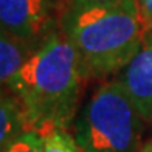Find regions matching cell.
I'll return each instance as SVG.
<instances>
[{"mask_svg": "<svg viewBox=\"0 0 152 152\" xmlns=\"http://www.w3.org/2000/svg\"><path fill=\"white\" fill-rule=\"evenodd\" d=\"M84 75L79 56L67 34L51 33L10 81L20 101L23 123L40 137L61 129L73 112Z\"/></svg>", "mask_w": 152, "mask_h": 152, "instance_id": "obj_1", "label": "cell"}, {"mask_svg": "<svg viewBox=\"0 0 152 152\" xmlns=\"http://www.w3.org/2000/svg\"><path fill=\"white\" fill-rule=\"evenodd\" d=\"M64 31L78 51L84 78L118 72L148 39L137 0L70 10Z\"/></svg>", "mask_w": 152, "mask_h": 152, "instance_id": "obj_2", "label": "cell"}, {"mask_svg": "<svg viewBox=\"0 0 152 152\" xmlns=\"http://www.w3.org/2000/svg\"><path fill=\"white\" fill-rule=\"evenodd\" d=\"M140 118L121 81L96 88L79 116L76 140L84 152H135Z\"/></svg>", "mask_w": 152, "mask_h": 152, "instance_id": "obj_3", "label": "cell"}, {"mask_svg": "<svg viewBox=\"0 0 152 152\" xmlns=\"http://www.w3.org/2000/svg\"><path fill=\"white\" fill-rule=\"evenodd\" d=\"M53 17L48 0H0V30L28 44L48 37Z\"/></svg>", "mask_w": 152, "mask_h": 152, "instance_id": "obj_4", "label": "cell"}, {"mask_svg": "<svg viewBox=\"0 0 152 152\" xmlns=\"http://www.w3.org/2000/svg\"><path fill=\"white\" fill-rule=\"evenodd\" d=\"M121 82L141 118L152 120V34L126 65Z\"/></svg>", "mask_w": 152, "mask_h": 152, "instance_id": "obj_5", "label": "cell"}, {"mask_svg": "<svg viewBox=\"0 0 152 152\" xmlns=\"http://www.w3.org/2000/svg\"><path fill=\"white\" fill-rule=\"evenodd\" d=\"M30 54L25 42L0 30V84H10Z\"/></svg>", "mask_w": 152, "mask_h": 152, "instance_id": "obj_6", "label": "cell"}, {"mask_svg": "<svg viewBox=\"0 0 152 152\" xmlns=\"http://www.w3.org/2000/svg\"><path fill=\"white\" fill-rule=\"evenodd\" d=\"M23 126L22 109L14 99L0 95V152H5Z\"/></svg>", "mask_w": 152, "mask_h": 152, "instance_id": "obj_7", "label": "cell"}, {"mask_svg": "<svg viewBox=\"0 0 152 152\" xmlns=\"http://www.w3.org/2000/svg\"><path fill=\"white\" fill-rule=\"evenodd\" d=\"M44 152H81L67 132L56 129L44 137Z\"/></svg>", "mask_w": 152, "mask_h": 152, "instance_id": "obj_8", "label": "cell"}, {"mask_svg": "<svg viewBox=\"0 0 152 152\" xmlns=\"http://www.w3.org/2000/svg\"><path fill=\"white\" fill-rule=\"evenodd\" d=\"M5 152H44V138L34 130L19 134Z\"/></svg>", "mask_w": 152, "mask_h": 152, "instance_id": "obj_9", "label": "cell"}, {"mask_svg": "<svg viewBox=\"0 0 152 152\" xmlns=\"http://www.w3.org/2000/svg\"><path fill=\"white\" fill-rule=\"evenodd\" d=\"M137 2H138V10H140L144 33L149 37L152 34V0H137Z\"/></svg>", "mask_w": 152, "mask_h": 152, "instance_id": "obj_10", "label": "cell"}, {"mask_svg": "<svg viewBox=\"0 0 152 152\" xmlns=\"http://www.w3.org/2000/svg\"><path fill=\"white\" fill-rule=\"evenodd\" d=\"M124 0H72V8H87V6H106V5H118Z\"/></svg>", "mask_w": 152, "mask_h": 152, "instance_id": "obj_11", "label": "cell"}, {"mask_svg": "<svg viewBox=\"0 0 152 152\" xmlns=\"http://www.w3.org/2000/svg\"><path fill=\"white\" fill-rule=\"evenodd\" d=\"M137 152H152V141L146 143V144H144V146H143L140 151H137Z\"/></svg>", "mask_w": 152, "mask_h": 152, "instance_id": "obj_12", "label": "cell"}]
</instances>
